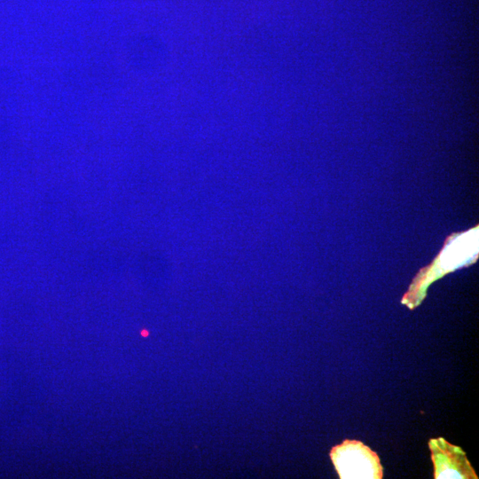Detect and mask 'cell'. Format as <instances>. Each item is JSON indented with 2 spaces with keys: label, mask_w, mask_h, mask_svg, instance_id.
<instances>
[{
  "label": "cell",
  "mask_w": 479,
  "mask_h": 479,
  "mask_svg": "<svg viewBox=\"0 0 479 479\" xmlns=\"http://www.w3.org/2000/svg\"><path fill=\"white\" fill-rule=\"evenodd\" d=\"M330 457L342 479L382 478L378 455L359 441L345 440L332 448Z\"/></svg>",
  "instance_id": "obj_1"
},
{
  "label": "cell",
  "mask_w": 479,
  "mask_h": 479,
  "mask_svg": "<svg viewBox=\"0 0 479 479\" xmlns=\"http://www.w3.org/2000/svg\"><path fill=\"white\" fill-rule=\"evenodd\" d=\"M428 446L434 464V478L477 479L464 451L444 438L430 439Z\"/></svg>",
  "instance_id": "obj_2"
}]
</instances>
